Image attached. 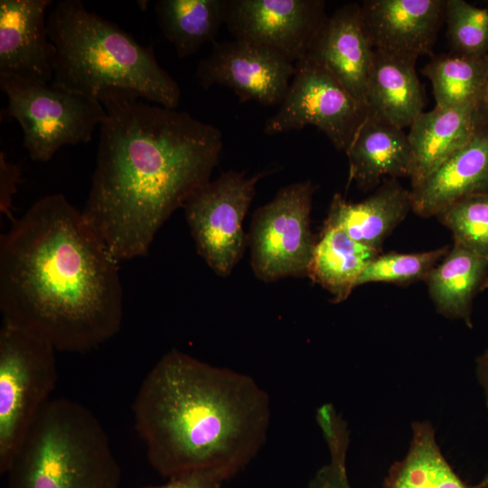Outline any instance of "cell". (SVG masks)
I'll return each instance as SVG.
<instances>
[{
    "label": "cell",
    "instance_id": "cell-22",
    "mask_svg": "<svg viewBox=\"0 0 488 488\" xmlns=\"http://www.w3.org/2000/svg\"><path fill=\"white\" fill-rule=\"evenodd\" d=\"M381 250L359 243L339 229L323 227L308 277L326 289L334 303L348 298L365 267Z\"/></svg>",
    "mask_w": 488,
    "mask_h": 488
},
{
    "label": "cell",
    "instance_id": "cell-27",
    "mask_svg": "<svg viewBox=\"0 0 488 488\" xmlns=\"http://www.w3.org/2000/svg\"><path fill=\"white\" fill-rule=\"evenodd\" d=\"M450 249L444 246L419 253L389 252L376 257L361 274L357 286L374 282L407 286L426 280Z\"/></svg>",
    "mask_w": 488,
    "mask_h": 488
},
{
    "label": "cell",
    "instance_id": "cell-19",
    "mask_svg": "<svg viewBox=\"0 0 488 488\" xmlns=\"http://www.w3.org/2000/svg\"><path fill=\"white\" fill-rule=\"evenodd\" d=\"M409 210L410 191L390 178L360 202H349L341 194H334L324 227L339 229L353 240L381 250L384 239Z\"/></svg>",
    "mask_w": 488,
    "mask_h": 488
},
{
    "label": "cell",
    "instance_id": "cell-18",
    "mask_svg": "<svg viewBox=\"0 0 488 488\" xmlns=\"http://www.w3.org/2000/svg\"><path fill=\"white\" fill-rule=\"evenodd\" d=\"M418 57L374 50L367 88L368 114L403 129L423 112Z\"/></svg>",
    "mask_w": 488,
    "mask_h": 488
},
{
    "label": "cell",
    "instance_id": "cell-28",
    "mask_svg": "<svg viewBox=\"0 0 488 488\" xmlns=\"http://www.w3.org/2000/svg\"><path fill=\"white\" fill-rule=\"evenodd\" d=\"M445 18L451 52L478 58L488 54V9L447 0Z\"/></svg>",
    "mask_w": 488,
    "mask_h": 488
},
{
    "label": "cell",
    "instance_id": "cell-5",
    "mask_svg": "<svg viewBox=\"0 0 488 488\" xmlns=\"http://www.w3.org/2000/svg\"><path fill=\"white\" fill-rule=\"evenodd\" d=\"M7 488H119L121 468L98 418L66 398L49 400L8 469Z\"/></svg>",
    "mask_w": 488,
    "mask_h": 488
},
{
    "label": "cell",
    "instance_id": "cell-23",
    "mask_svg": "<svg viewBox=\"0 0 488 488\" xmlns=\"http://www.w3.org/2000/svg\"><path fill=\"white\" fill-rule=\"evenodd\" d=\"M411 430L408 450L391 465L382 488H475L466 483L446 460L430 422L415 421Z\"/></svg>",
    "mask_w": 488,
    "mask_h": 488
},
{
    "label": "cell",
    "instance_id": "cell-11",
    "mask_svg": "<svg viewBox=\"0 0 488 488\" xmlns=\"http://www.w3.org/2000/svg\"><path fill=\"white\" fill-rule=\"evenodd\" d=\"M224 14L234 38L269 48L294 63L307 54L327 17L321 0H225Z\"/></svg>",
    "mask_w": 488,
    "mask_h": 488
},
{
    "label": "cell",
    "instance_id": "cell-4",
    "mask_svg": "<svg viewBox=\"0 0 488 488\" xmlns=\"http://www.w3.org/2000/svg\"><path fill=\"white\" fill-rule=\"evenodd\" d=\"M47 28L56 49L52 85L99 102L124 96L172 109L178 106L180 88L159 65L153 47L140 44L81 1L57 2Z\"/></svg>",
    "mask_w": 488,
    "mask_h": 488
},
{
    "label": "cell",
    "instance_id": "cell-16",
    "mask_svg": "<svg viewBox=\"0 0 488 488\" xmlns=\"http://www.w3.org/2000/svg\"><path fill=\"white\" fill-rule=\"evenodd\" d=\"M488 193V119L472 139L410 191L411 210L429 218L454 202Z\"/></svg>",
    "mask_w": 488,
    "mask_h": 488
},
{
    "label": "cell",
    "instance_id": "cell-6",
    "mask_svg": "<svg viewBox=\"0 0 488 488\" xmlns=\"http://www.w3.org/2000/svg\"><path fill=\"white\" fill-rule=\"evenodd\" d=\"M56 350L7 322L0 328V472L10 462L58 380Z\"/></svg>",
    "mask_w": 488,
    "mask_h": 488
},
{
    "label": "cell",
    "instance_id": "cell-3",
    "mask_svg": "<svg viewBox=\"0 0 488 488\" xmlns=\"http://www.w3.org/2000/svg\"><path fill=\"white\" fill-rule=\"evenodd\" d=\"M132 413L162 476L204 468L237 474L267 440L270 401L250 376L173 349L145 377Z\"/></svg>",
    "mask_w": 488,
    "mask_h": 488
},
{
    "label": "cell",
    "instance_id": "cell-15",
    "mask_svg": "<svg viewBox=\"0 0 488 488\" xmlns=\"http://www.w3.org/2000/svg\"><path fill=\"white\" fill-rule=\"evenodd\" d=\"M373 53L361 5L355 3L344 5L326 17L307 52L365 106Z\"/></svg>",
    "mask_w": 488,
    "mask_h": 488
},
{
    "label": "cell",
    "instance_id": "cell-26",
    "mask_svg": "<svg viewBox=\"0 0 488 488\" xmlns=\"http://www.w3.org/2000/svg\"><path fill=\"white\" fill-rule=\"evenodd\" d=\"M454 243L488 260V193L465 197L436 215Z\"/></svg>",
    "mask_w": 488,
    "mask_h": 488
},
{
    "label": "cell",
    "instance_id": "cell-21",
    "mask_svg": "<svg viewBox=\"0 0 488 488\" xmlns=\"http://www.w3.org/2000/svg\"><path fill=\"white\" fill-rule=\"evenodd\" d=\"M436 310L473 327V303L488 287V260L454 243L425 280Z\"/></svg>",
    "mask_w": 488,
    "mask_h": 488
},
{
    "label": "cell",
    "instance_id": "cell-17",
    "mask_svg": "<svg viewBox=\"0 0 488 488\" xmlns=\"http://www.w3.org/2000/svg\"><path fill=\"white\" fill-rule=\"evenodd\" d=\"M487 119L483 106L436 107L423 111L408 134L413 157L412 188L466 145Z\"/></svg>",
    "mask_w": 488,
    "mask_h": 488
},
{
    "label": "cell",
    "instance_id": "cell-29",
    "mask_svg": "<svg viewBox=\"0 0 488 488\" xmlns=\"http://www.w3.org/2000/svg\"><path fill=\"white\" fill-rule=\"evenodd\" d=\"M236 474L222 468H204L183 472L169 478L162 485L139 488H222Z\"/></svg>",
    "mask_w": 488,
    "mask_h": 488
},
{
    "label": "cell",
    "instance_id": "cell-32",
    "mask_svg": "<svg viewBox=\"0 0 488 488\" xmlns=\"http://www.w3.org/2000/svg\"><path fill=\"white\" fill-rule=\"evenodd\" d=\"M475 363L476 379L483 389L488 413V344L483 352L477 357Z\"/></svg>",
    "mask_w": 488,
    "mask_h": 488
},
{
    "label": "cell",
    "instance_id": "cell-31",
    "mask_svg": "<svg viewBox=\"0 0 488 488\" xmlns=\"http://www.w3.org/2000/svg\"><path fill=\"white\" fill-rule=\"evenodd\" d=\"M21 167L19 164L7 160L4 152L0 153V211L11 221H14L12 208L13 198L17 192V185L21 180Z\"/></svg>",
    "mask_w": 488,
    "mask_h": 488
},
{
    "label": "cell",
    "instance_id": "cell-20",
    "mask_svg": "<svg viewBox=\"0 0 488 488\" xmlns=\"http://www.w3.org/2000/svg\"><path fill=\"white\" fill-rule=\"evenodd\" d=\"M349 182L362 190L373 189L381 178L411 176L413 157L408 134L370 114L346 150Z\"/></svg>",
    "mask_w": 488,
    "mask_h": 488
},
{
    "label": "cell",
    "instance_id": "cell-10",
    "mask_svg": "<svg viewBox=\"0 0 488 488\" xmlns=\"http://www.w3.org/2000/svg\"><path fill=\"white\" fill-rule=\"evenodd\" d=\"M266 172L247 176L229 171L200 188L183 207L198 253L219 276L229 275L243 255V221Z\"/></svg>",
    "mask_w": 488,
    "mask_h": 488
},
{
    "label": "cell",
    "instance_id": "cell-9",
    "mask_svg": "<svg viewBox=\"0 0 488 488\" xmlns=\"http://www.w3.org/2000/svg\"><path fill=\"white\" fill-rule=\"evenodd\" d=\"M295 69L278 111L265 122L264 133L275 135L311 125L337 150L346 152L368 115L366 106L308 54L295 63Z\"/></svg>",
    "mask_w": 488,
    "mask_h": 488
},
{
    "label": "cell",
    "instance_id": "cell-25",
    "mask_svg": "<svg viewBox=\"0 0 488 488\" xmlns=\"http://www.w3.org/2000/svg\"><path fill=\"white\" fill-rule=\"evenodd\" d=\"M485 57L454 52L433 57L422 69V73L431 82L436 107L483 106Z\"/></svg>",
    "mask_w": 488,
    "mask_h": 488
},
{
    "label": "cell",
    "instance_id": "cell-34",
    "mask_svg": "<svg viewBox=\"0 0 488 488\" xmlns=\"http://www.w3.org/2000/svg\"><path fill=\"white\" fill-rule=\"evenodd\" d=\"M475 488H488V472L483 475L482 480L474 485Z\"/></svg>",
    "mask_w": 488,
    "mask_h": 488
},
{
    "label": "cell",
    "instance_id": "cell-30",
    "mask_svg": "<svg viewBox=\"0 0 488 488\" xmlns=\"http://www.w3.org/2000/svg\"><path fill=\"white\" fill-rule=\"evenodd\" d=\"M307 488H352L348 478L346 456H330L329 463L316 471Z\"/></svg>",
    "mask_w": 488,
    "mask_h": 488
},
{
    "label": "cell",
    "instance_id": "cell-24",
    "mask_svg": "<svg viewBox=\"0 0 488 488\" xmlns=\"http://www.w3.org/2000/svg\"><path fill=\"white\" fill-rule=\"evenodd\" d=\"M158 24L179 57L195 53L225 23V0H158Z\"/></svg>",
    "mask_w": 488,
    "mask_h": 488
},
{
    "label": "cell",
    "instance_id": "cell-12",
    "mask_svg": "<svg viewBox=\"0 0 488 488\" xmlns=\"http://www.w3.org/2000/svg\"><path fill=\"white\" fill-rule=\"evenodd\" d=\"M295 63L282 54L244 40L213 42L195 77L205 89L230 88L241 101L263 106L282 102L295 74Z\"/></svg>",
    "mask_w": 488,
    "mask_h": 488
},
{
    "label": "cell",
    "instance_id": "cell-13",
    "mask_svg": "<svg viewBox=\"0 0 488 488\" xmlns=\"http://www.w3.org/2000/svg\"><path fill=\"white\" fill-rule=\"evenodd\" d=\"M50 0L0 1V75L51 83L56 49L47 28Z\"/></svg>",
    "mask_w": 488,
    "mask_h": 488
},
{
    "label": "cell",
    "instance_id": "cell-2",
    "mask_svg": "<svg viewBox=\"0 0 488 488\" xmlns=\"http://www.w3.org/2000/svg\"><path fill=\"white\" fill-rule=\"evenodd\" d=\"M100 103L106 117L81 212L120 262L145 256L174 211L210 182L222 136L184 111L124 96Z\"/></svg>",
    "mask_w": 488,
    "mask_h": 488
},
{
    "label": "cell",
    "instance_id": "cell-1",
    "mask_svg": "<svg viewBox=\"0 0 488 488\" xmlns=\"http://www.w3.org/2000/svg\"><path fill=\"white\" fill-rule=\"evenodd\" d=\"M118 263L62 193L42 197L1 236L3 321L56 351L95 349L122 324Z\"/></svg>",
    "mask_w": 488,
    "mask_h": 488
},
{
    "label": "cell",
    "instance_id": "cell-14",
    "mask_svg": "<svg viewBox=\"0 0 488 488\" xmlns=\"http://www.w3.org/2000/svg\"><path fill=\"white\" fill-rule=\"evenodd\" d=\"M445 0H367L361 5L374 50L432 55L445 18Z\"/></svg>",
    "mask_w": 488,
    "mask_h": 488
},
{
    "label": "cell",
    "instance_id": "cell-8",
    "mask_svg": "<svg viewBox=\"0 0 488 488\" xmlns=\"http://www.w3.org/2000/svg\"><path fill=\"white\" fill-rule=\"evenodd\" d=\"M314 190L310 181L292 183L255 211L249 242L259 279L308 277L316 243L310 230Z\"/></svg>",
    "mask_w": 488,
    "mask_h": 488
},
{
    "label": "cell",
    "instance_id": "cell-33",
    "mask_svg": "<svg viewBox=\"0 0 488 488\" xmlns=\"http://www.w3.org/2000/svg\"><path fill=\"white\" fill-rule=\"evenodd\" d=\"M485 59H486V80H485L483 107L488 115V54L486 55Z\"/></svg>",
    "mask_w": 488,
    "mask_h": 488
},
{
    "label": "cell",
    "instance_id": "cell-7",
    "mask_svg": "<svg viewBox=\"0 0 488 488\" xmlns=\"http://www.w3.org/2000/svg\"><path fill=\"white\" fill-rule=\"evenodd\" d=\"M0 88L8 99L5 112L20 124L34 161L48 162L64 145L90 141L106 117L99 101L52 83L0 75Z\"/></svg>",
    "mask_w": 488,
    "mask_h": 488
}]
</instances>
